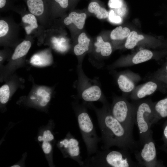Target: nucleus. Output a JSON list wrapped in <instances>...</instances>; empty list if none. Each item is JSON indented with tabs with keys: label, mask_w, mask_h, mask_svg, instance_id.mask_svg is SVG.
<instances>
[{
	"label": "nucleus",
	"mask_w": 167,
	"mask_h": 167,
	"mask_svg": "<svg viewBox=\"0 0 167 167\" xmlns=\"http://www.w3.org/2000/svg\"><path fill=\"white\" fill-rule=\"evenodd\" d=\"M101 131L102 149L116 146L120 149L134 153L141 147L130 133L111 114L110 109L104 105L101 109L94 108Z\"/></svg>",
	"instance_id": "nucleus-1"
},
{
	"label": "nucleus",
	"mask_w": 167,
	"mask_h": 167,
	"mask_svg": "<svg viewBox=\"0 0 167 167\" xmlns=\"http://www.w3.org/2000/svg\"><path fill=\"white\" fill-rule=\"evenodd\" d=\"M84 162V166L108 167H140L138 163L131 159L128 151L120 149H109L99 151Z\"/></svg>",
	"instance_id": "nucleus-2"
},
{
	"label": "nucleus",
	"mask_w": 167,
	"mask_h": 167,
	"mask_svg": "<svg viewBox=\"0 0 167 167\" xmlns=\"http://www.w3.org/2000/svg\"><path fill=\"white\" fill-rule=\"evenodd\" d=\"M77 119L88 157L98 151V144L101 140L96 134L92 119L86 110L80 107L75 108Z\"/></svg>",
	"instance_id": "nucleus-3"
},
{
	"label": "nucleus",
	"mask_w": 167,
	"mask_h": 167,
	"mask_svg": "<svg viewBox=\"0 0 167 167\" xmlns=\"http://www.w3.org/2000/svg\"><path fill=\"white\" fill-rule=\"evenodd\" d=\"M153 103L150 100L140 101L135 106V124L138 127L141 147L153 132Z\"/></svg>",
	"instance_id": "nucleus-4"
},
{
	"label": "nucleus",
	"mask_w": 167,
	"mask_h": 167,
	"mask_svg": "<svg viewBox=\"0 0 167 167\" xmlns=\"http://www.w3.org/2000/svg\"><path fill=\"white\" fill-rule=\"evenodd\" d=\"M12 11L20 15L21 22L19 24L24 28L26 36L36 38L39 44L44 43L46 29L40 24L37 18L25 8L15 6Z\"/></svg>",
	"instance_id": "nucleus-5"
},
{
	"label": "nucleus",
	"mask_w": 167,
	"mask_h": 167,
	"mask_svg": "<svg viewBox=\"0 0 167 167\" xmlns=\"http://www.w3.org/2000/svg\"><path fill=\"white\" fill-rule=\"evenodd\" d=\"M110 111L113 117L133 134L135 106L132 105L125 99L119 98L114 100Z\"/></svg>",
	"instance_id": "nucleus-6"
},
{
	"label": "nucleus",
	"mask_w": 167,
	"mask_h": 167,
	"mask_svg": "<svg viewBox=\"0 0 167 167\" xmlns=\"http://www.w3.org/2000/svg\"><path fill=\"white\" fill-rule=\"evenodd\" d=\"M153 132L141 147L140 150L134 153L140 167H164L162 162L157 160L155 143Z\"/></svg>",
	"instance_id": "nucleus-7"
},
{
	"label": "nucleus",
	"mask_w": 167,
	"mask_h": 167,
	"mask_svg": "<svg viewBox=\"0 0 167 167\" xmlns=\"http://www.w3.org/2000/svg\"><path fill=\"white\" fill-rule=\"evenodd\" d=\"M20 24L11 16L0 17V43L1 45L12 46L20 42Z\"/></svg>",
	"instance_id": "nucleus-8"
},
{
	"label": "nucleus",
	"mask_w": 167,
	"mask_h": 167,
	"mask_svg": "<svg viewBox=\"0 0 167 167\" xmlns=\"http://www.w3.org/2000/svg\"><path fill=\"white\" fill-rule=\"evenodd\" d=\"M28 11L34 15L40 24L47 30L51 28V0H22Z\"/></svg>",
	"instance_id": "nucleus-9"
},
{
	"label": "nucleus",
	"mask_w": 167,
	"mask_h": 167,
	"mask_svg": "<svg viewBox=\"0 0 167 167\" xmlns=\"http://www.w3.org/2000/svg\"><path fill=\"white\" fill-rule=\"evenodd\" d=\"M57 145L64 157L71 158L80 166H84V162L80 155L79 142L69 132L65 138L58 141Z\"/></svg>",
	"instance_id": "nucleus-10"
},
{
	"label": "nucleus",
	"mask_w": 167,
	"mask_h": 167,
	"mask_svg": "<svg viewBox=\"0 0 167 167\" xmlns=\"http://www.w3.org/2000/svg\"><path fill=\"white\" fill-rule=\"evenodd\" d=\"M34 38L31 36H25V38L17 44L11 55V60L15 61L24 58L30 49Z\"/></svg>",
	"instance_id": "nucleus-11"
},
{
	"label": "nucleus",
	"mask_w": 167,
	"mask_h": 167,
	"mask_svg": "<svg viewBox=\"0 0 167 167\" xmlns=\"http://www.w3.org/2000/svg\"><path fill=\"white\" fill-rule=\"evenodd\" d=\"M51 98L50 92L44 87L37 88L33 94L30 97V99L39 106L43 107L49 103Z\"/></svg>",
	"instance_id": "nucleus-12"
},
{
	"label": "nucleus",
	"mask_w": 167,
	"mask_h": 167,
	"mask_svg": "<svg viewBox=\"0 0 167 167\" xmlns=\"http://www.w3.org/2000/svg\"><path fill=\"white\" fill-rule=\"evenodd\" d=\"M86 17L85 13L72 11L63 19L62 23L66 26L74 24L78 29H81L84 27Z\"/></svg>",
	"instance_id": "nucleus-13"
},
{
	"label": "nucleus",
	"mask_w": 167,
	"mask_h": 167,
	"mask_svg": "<svg viewBox=\"0 0 167 167\" xmlns=\"http://www.w3.org/2000/svg\"><path fill=\"white\" fill-rule=\"evenodd\" d=\"M71 0H51V13L52 25L57 16L62 15L69 6Z\"/></svg>",
	"instance_id": "nucleus-14"
},
{
	"label": "nucleus",
	"mask_w": 167,
	"mask_h": 167,
	"mask_svg": "<svg viewBox=\"0 0 167 167\" xmlns=\"http://www.w3.org/2000/svg\"><path fill=\"white\" fill-rule=\"evenodd\" d=\"M153 124L162 118H167V96L153 103Z\"/></svg>",
	"instance_id": "nucleus-15"
},
{
	"label": "nucleus",
	"mask_w": 167,
	"mask_h": 167,
	"mask_svg": "<svg viewBox=\"0 0 167 167\" xmlns=\"http://www.w3.org/2000/svg\"><path fill=\"white\" fill-rule=\"evenodd\" d=\"M101 95L100 88L98 86L93 85L84 89L82 93L81 97L85 102H92L100 100Z\"/></svg>",
	"instance_id": "nucleus-16"
},
{
	"label": "nucleus",
	"mask_w": 167,
	"mask_h": 167,
	"mask_svg": "<svg viewBox=\"0 0 167 167\" xmlns=\"http://www.w3.org/2000/svg\"><path fill=\"white\" fill-rule=\"evenodd\" d=\"M157 88L158 85L156 83L152 81L148 82L144 84L132 98L135 100L143 98L153 93Z\"/></svg>",
	"instance_id": "nucleus-17"
},
{
	"label": "nucleus",
	"mask_w": 167,
	"mask_h": 167,
	"mask_svg": "<svg viewBox=\"0 0 167 167\" xmlns=\"http://www.w3.org/2000/svg\"><path fill=\"white\" fill-rule=\"evenodd\" d=\"M90 41V39L87 37L85 33H80L78 37V43L74 48L75 55H80L88 51L89 49Z\"/></svg>",
	"instance_id": "nucleus-18"
},
{
	"label": "nucleus",
	"mask_w": 167,
	"mask_h": 167,
	"mask_svg": "<svg viewBox=\"0 0 167 167\" xmlns=\"http://www.w3.org/2000/svg\"><path fill=\"white\" fill-rule=\"evenodd\" d=\"M88 9L89 12L93 13L99 19H105L108 16V12L96 1L91 2L88 5Z\"/></svg>",
	"instance_id": "nucleus-19"
},
{
	"label": "nucleus",
	"mask_w": 167,
	"mask_h": 167,
	"mask_svg": "<svg viewBox=\"0 0 167 167\" xmlns=\"http://www.w3.org/2000/svg\"><path fill=\"white\" fill-rule=\"evenodd\" d=\"M94 45L96 47V51L100 53L102 56H108L112 53V49L110 43L108 42L104 41L101 36L97 37Z\"/></svg>",
	"instance_id": "nucleus-20"
},
{
	"label": "nucleus",
	"mask_w": 167,
	"mask_h": 167,
	"mask_svg": "<svg viewBox=\"0 0 167 167\" xmlns=\"http://www.w3.org/2000/svg\"><path fill=\"white\" fill-rule=\"evenodd\" d=\"M117 82L120 89L124 92H130L135 88L134 83L123 75H121L119 76Z\"/></svg>",
	"instance_id": "nucleus-21"
},
{
	"label": "nucleus",
	"mask_w": 167,
	"mask_h": 167,
	"mask_svg": "<svg viewBox=\"0 0 167 167\" xmlns=\"http://www.w3.org/2000/svg\"><path fill=\"white\" fill-rule=\"evenodd\" d=\"M153 56L151 51L148 49H142L138 52L133 57L132 59L134 64H138L150 59Z\"/></svg>",
	"instance_id": "nucleus-22"
},
{
	"label": "nucleus",
	"mask_w": 167,
	"mask_h": 167,
	"mask_svg": "<svg viewBox=\"0 0 167 167\" xmlns=\"http://www.w3.org/2000/svg\"><path fill=\"white\" fill-rule=\"evenodd\" d=\"M130 32L127 27L122 28L120 26L113 29L110 34V37L113 40H122L127 37Z\"/></svg>",
	"instance_id": "nucleus-23"
},
{
	"label": "nucleus",
	"mask_w": 167,
	"mask_h": 167,
	"mask_svg": "<svg viewBox=\"0 0 167 167\" xmlns=\"http://www.w3.org/2000/svg\"><path fill=\"white\" fill-rule=\"evenodd\" d=\"M144 39L143 36L138 35L137 32L135 31L131 32L127 36L125 44V46L127 49H132L136 45L138 41Z\"/></svg>",
	"instance_id": "nucleus-24"
},
{
	"label": "nucleus",
	"mask_w": 167,
	"mask_h": 167,
	"mask_svg": "<svg viewBox=\"0 0 167 167\" xmlns=\"http://www.w3.org/2000/svg\"><path fill=\"white\" fill-rule=\"evenodd\" d=\"M10 96L9 87L6 84L2 85L0 88V102L1 104H5L8 101Z\"/></svg>",
	"instance_id": "nucleus-25"
},
{
	"label": "nucleus",
	"mask_w": 167,
	"mask_h": 167,
	"mask_svg": "<svg viewBox=\"0 0 167 167\" xmlns=\"http://www.w3.org/2000/svg\"><path fill=\"white\" fill-rule=\"evenodd\" d=\"M17 0H0V11L4 12L12 10Z\"/></svg>",
	"instance_id": "nucleus-26"
},
{
	"label": "nucleus",
	"mask_w": 167,
	"mask_h": 167,
	"mask_svg": "<svg viewBox=\"0 0 167 167\" xmlns=\"http://www.w3.org/2000/svg\"><path fill=\"white\" fill-rule=\"evenodd\" d=\"M37 139L40 142L47 141L51 142L54 140V137L51 130L46 129L43 131L41 135L38 136Z\"/></svg>",
	"instance_id": "nucleus-27"
},
{
	"label": "nucleus",
	"mask_w": 167,
	"mask_h": 167,
	"mask_svg": "<svg viewBox=\"0 0 167 167\" xmlns=\"http://www.w3.org/2000/svg\"><path fill=\"white\" fill-rule=\"evenodd\" d=\"M108 17L109 21L113 23L118 24L122 22L121 17L115 13L112 10H111L109 12Z\"/></svg>",
	"instance_id": "nucleus-28"
},
{
	"label": "nucleus",
	"mask_w": 167,
	"mask_h": 167,
	"mask_svg": "<svg viewBox=\"0 0 167 167\" xmlns=\"http://www.w3.org/2000/svg\"><path fill=\"white\" fill-rule=\"evenodd\" d=\"M41 142V147L44 153L47 155L51 154L53 149V146L51 142L47 141Z\"/></svg>",
	"instance_id": "nucleus-29"
},
{
	"label": "nucleus",
	"mask_w": 167,
	"mask_h": 167,
	"mask_svg": "<svg viewBox=\"0 0 167 167\" xmlns=\"http://www.w3.org/2000/svg\"><path fill=\"white\" fill-rule=\"evenodd\" d=\"M108 4L110 8L113 9L121 8L125 5L122 0H109Z\"/></svg>",
	"instance_id": "nucleus-30"
},
{
	"label": "nucleus",
	"mask_w": 167,
	"mask_h": 167,
	"mask_svg": "<svg viewBox=\"0 0 167 167\" xmlns=\"http://www.w3.org/2000/svg\"><path fill=\"white\" fill-rule=\"evenodd\" d=\"M162 139L164 144L163 145L167 146V120L164 123L163 126V135Z\"/></svg>",
	"instance_id": "nucleus-31"
},
{
	"label": "nucleus",
	"mask_w": 167,
	"mask_h": 167,
	"mask_svg": "<svg viewBox=\"0 0 167 167\" xmlns=\"http://www.w3.org/2000/svg\"><path fill=\"white\" fill-rule=\"evenodd\" d=\"M164 71L162 76V79L167 83V64L165 66Z\"/></svg>",
	"instance_id": "nucleus-32"
},
{
	"label": "nucleus",
	"mask_w": 167,
	"mask_h": 167,
	"mask_svg": "<svg viewBox=\"0 0 167 167\" xmlns=\"http://www.w3.org/2000/svg\"><path fill=\"white\" fill-rule=\"evenodd\" d=\"M159 148L167 154V148L166 147L163 145L162 146L160 147H159Z\"/></svg>",
	"instance_id": "nucleus-33"
},
{
	"label": "nucleus",
	"mask_w": 167,
	"mask_h": 167,
	"mask_svg": "<svg viewBox=\"0 0 167 167\" xmlns=\"http://www.w3.org/2000/svg\"></svg>",
	"instance_id": "nucleus-34"
}]
</instances>
